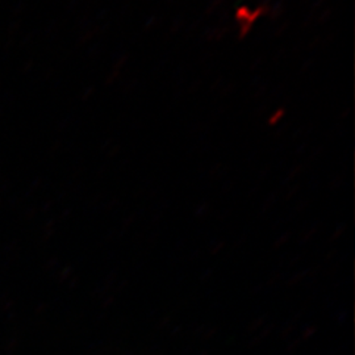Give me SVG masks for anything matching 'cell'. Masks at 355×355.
I'll list each match as a JSON object with an SVG mask.
<instances>
[]
</instances>
